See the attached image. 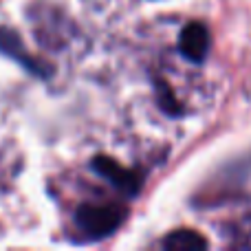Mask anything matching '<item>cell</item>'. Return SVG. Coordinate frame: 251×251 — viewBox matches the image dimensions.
I'll return each instance as SVG.
<instances>
[{"mask_svg":"<svg viewBox=\"0 0 251 251\" xmlns=\"http://www.w3.org/2000/svg\"><path fill=\"white\" fill-rule=\"evenodd\" d=\"M126 218V209L122 205H79L75 214L77 227L91 238H104L113 234Z\"/></svg>","mask_w":251,"mask_h":251,"instance_id":"6da1fadb","label":"cell"},{"mask_svg":"<svg viewBox=\"0 0 251 251\" xmlns=\"http://www.w3.org/2000/svg\"><path fill=\"white\" fill-rule=\"evenodd\" d=\"M93 170H95L100 176H104L106 181H110L119 192H124L126 196H134L141 190V178L137 172L128 168H122L115 159L110 156H95L93 159Z\"/></svg>","mask_w":251,"mask_h":251,"instance_id":"7a4b0ae2","label":"cell"},{"mask_svg":"<svg viewBox=\"0 0 251 251\" xmlns=\"http://www.w3.org/2000/svg\"><path fill=\"white\" fill-rule=\"evenodd\" d=\"M0 51H2L4 55L13 57V60L22 62L26 71H31V73H35V75H40V77H47V75L51 73V69H49L47 64H42L40 60L31 57L29 53L25 51V44H22L20 35H18L13 29L0 26Z\"/></svg>","mask_w":251,"mask_h":251,"instance_id":"3957f363","label":"cell"},{"mask_svg":"<svg viewBox=\"0 0 251 251\" xmlns=\"http://www.w3.org/2000/svg\"><path fill=\"white\" fill-rule=\"evenodd\" d=\"M178 49L190 62H203L209 51V33L207 26L201 22H190L181 31L178 38Z\"/></svg>","mask_w":251,"mask_h":251,"instance_id":"277c9868","label":"cell"},{"mask_svg":"<svg viewBox=\"0 0 251 251\" xmlns=\"http://www.w3.org/2000/svg\"><path fill=\"white\" fill-rule=\"evenodd\" d=\"M168 251H203L207 249V240L194 229H176L163 240Z\"/></svg>","mask_w":251,"mask_h":251,"instance_id":"5b68a950","label":"cell"},{"mask_svg":"<svg viewBox=\"0 0 251 251\" xmlns=\"http://www.w3.org/2000/svg\"><path fill=\"white\" fill-rule=\"evenodd\" d=\"M159 104H161V108L165 110V113H170V115H176L178 113V104H176V100H174V95H172V91L168 88V84L165 82H159Z\"/></svg>","mask_w":251,"mask_h":251,"instance_id":"8992f818","label":"cell"}]
</instances>
